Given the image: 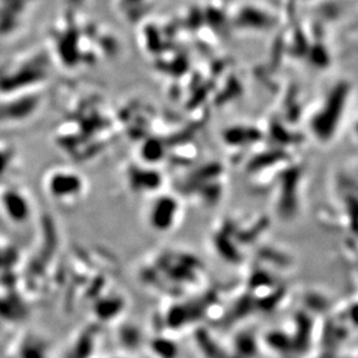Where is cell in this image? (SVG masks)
Listing matches in <instances>:
<instances>
[{
  "mask_svg": "<svg viewBox=\"0 0 358 358\" xmlns=\"http://www.w3.org/2000/svg\"><path fill=\"white\" fill-rule=\"evenodd\" d=\"M21 198V196H20ZM15 196L13 192H7L0 198V205L8 217L21 220L24 217V203L22 199Z\"/></svg>",
  "mask_w": 358,
  "mask_h": 358,
  "instance_id": "1",
  "label": "cell"
},
{
  "mask_svg": "<svg viewBox=\"0 0 358 358\" xmlns=\"http://www.w3.org/2000/svg\"><path fill=\"white\" fill-rule=\"evenodd\" d=\"M7 159H8V156H7L6 150L3 145H0V177L3 176L5 168H6Z\"/></svg>",
  "mask_w": 358,
  "mask_h": 358,
  "instance_id": "2",
  "label": "cell"
}]
</instances>
